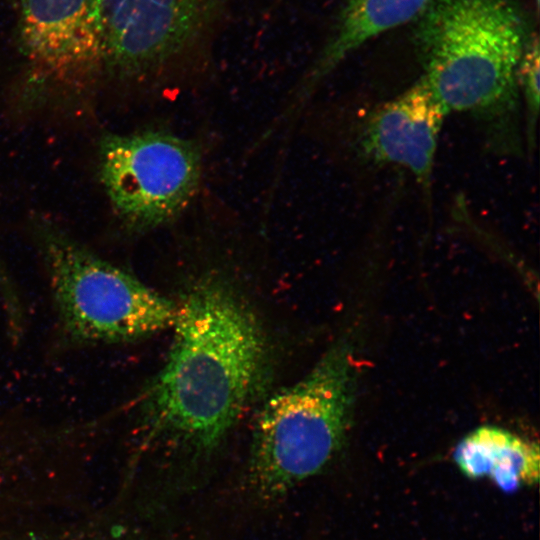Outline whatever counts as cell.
Returning a JSON list of instances; mask_svg holds the SVG:
<instances>
[{
  "instance_id": "cell-1",
  "label": "cell",
  "mask_w": 540,
  "mask_h": 540,
  "mask_svg": "<svg viewBox=\"0 0 540 540\" xmlns=\"http://www.w3.org/2000/svg\"><path fill=\"white\" fill-rule=\"evenodd\" d=\"M172 327L165 363L140 397V425L148 442L205 454L258 396L268 372L267 342L244 302L211 278L176 304Z\"/></svg>"
},
{
  "instance_id": "cell-2",
  "label": "cell",
  "mask_w": 540,
  "mask_h": 540,
  "mask_svg": "<svg viewBox=\"0 0 540 540\" xmlns=\"http://www.w3.org/2000/svg\"><path fill=\"white\" fill-rule=\"evenodd\" d=\"M529 37L513 0H431L413 30L420 79L448 114L505 120L517 109Z\"/></svg>"
},
{
  "instance_id": "cell-3",
  "label": "cell",
  "mask_w": 540,
  "mask_h": 540,
  "mask_svg": "<svg viewBox=\"0 0 540 540\" xmlns=\"http://www.w3.org/2000/svg\"><path fill=\"white\" fill-rule=\"evenodd\" d=\"M356 370L349 337L338 340L301 380L262 406L249 473L267 497L320 472L340 450L352 416Z\"/></svg>"
},
{
  "instance_id": "cell-4",
  "label": "cell",
  "mask_w": 540,
  "mask_h": 540,
  "mask_svg": "<svg viewBox=\"0 0 540 540\" xmlns=\"http://www.w3.org/2000/svg\"><path fill=\"white\" fill-rule=\"evenodd\" d=\"M57 324L80 346L129 343L172 327L176 304L51 224L36 229Z\"/></svg>"
},
{
  "instance_id": "cell-5",
  "label": "cell",
  "mask_w": 540,
  "mask_h": 540,
  "mask_svg": "<svg viewBox=\"0 0 540 540\" xmlns=\"http://www.w3.org/2000/svg\"><path fill=\"white\" fill-rule=\"evenodd\" d=\"M100 176L124 226L148 232L176 220L196 196L202 154L194 141L159 130L106 134Z\"/></svg>"
},
{
  "instance_id": "cell-6",
  "label": "cell",
  "mask_w": 540,
  "mask_h": 540,
  "mask_svg": "<svg viewBox=\"0 0 540 540\" xmlns=\"http://www.w3.org/2000/svg\"><path fill=\"white\" fill-rule=\"evenodd\" d=\"M225 0H102L105 62L120 76L167 74L204 39Z\"/></svg>"
},
{
  "instance_id": "cell-7",
  "label": "cell",
  "mask_w": 540,
  "mask_h": 540,
  "mask_svg": "<svg viewBox=\"0 0 540 540\" xmlns=\"http://www.w3.org/2000/svg\"><path fill=\"white\" fill-rule=\"evenodd\" d=\"M20 37L28 58L61 80L105 62L102 0H21Z\"/></svg>"
},
{
  "instance_id": "cell-8",
  "label": "cell",
  "mask_w": 540,
  "mask_h": 540,
  "mask_svg": "<svg viewBox=\"0 0 540 540\" xmlns=\"http://www.w3.org/2000/svg\"><path fill=\"white\" fill-rule=\"evenodd\" d=\"M447 115L442 104L419 78L370 113L361 136L364 154L376 163L406 168L427 190Z\"/></svg>"
},
{
  "instance_id": "cell-9",
  "label": "cell",
  "mask_w": 540,
  "mask_h": 540,
  "mask_svg": "<svg viewBox=\"0 0 540 540\" xmlns=\"http://www.w3.org/2000/svg\"><path fill=\"white\" fill-rule=\"evenodd\" d=\"M431 0H348L334 33L296 91L289 111L313 93L316 85L351 52L373 37L415 20Z\"/></svg>"
},
{
  "instance_id": "cell-10",
  "label": "cell",
  "mask_w": 540,
  "mask_h": 540,
  "mask_svg": "<svg viewBox=\"0 0 540 540\" xmlns=\"http://www.w3.org/2000/svg\"><path fill=\"white\" fill-rule=\"evenodd\" d=\"M454 460L470 478H490L501 490L514 492L539 479V447L498 427H479L464 437Z\"/></svg>"
},
{
  "instance_id": "cell-11",
  "label": "cell",
  "mask_w": 540,
  "mask_h": 540,
  "mask_svg": "<svg viewBox=\"0 0 540 540\" xmlns=\"http://www.w3.org/2000/svg\"><path fill=\"white\" fill-rule=\"evenodd\" d=\"M539 54L538 37L530 35L517 71L518 88L521 87L526 108V135L529 149L534 147L539 115Z\"/></svg>"
}]
</instances>
